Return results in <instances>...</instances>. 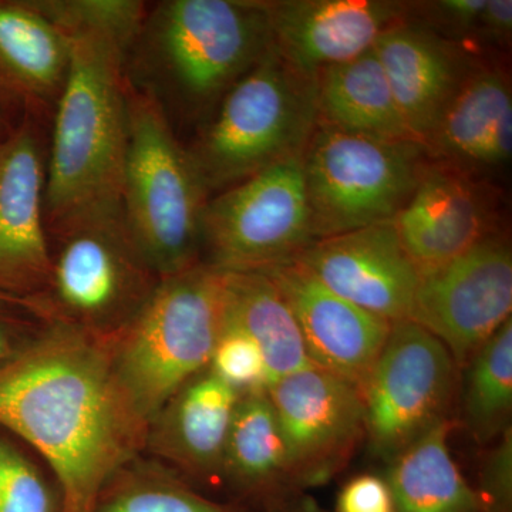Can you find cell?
Listing matches in <instances>:
<instances>
[{
  "label": "cell",
  "instance_id": "obj_31",
  "mask_svg": "<svg viewBox=\"0 0 512 512\" xmlns=\"http://www.w3.org/2000/svg\"><path fill=\"white\" fill-rule=\"evenodd\" d=\"M338 512H394L386 481L375 476L349 481L340 491Z\"/></svg>",
  "mask_w": 512,
  "mask_h": 512
},
{
  "label": "cell",
  "instance_id": "obj_25",
  "mask_svg": "<svg viewBox=\"0 0 512 512\" xmlns=\"http://www.w3.org/2000/svg\"><path fill=\"white\" fill-rule=\"evenodd\" d=\"M225 274V322L258 345L271 383L312 366L298 322L274 282L262 272Z\"/></svg>",
  "mask_w": 512,
  "mask_h": 512
},
{
  "label": "cell",
  "instance_id": "obj_24",
  "mask_svg": "<svg viewBox=\"0 0 512 512\" xmlns=\"http://www.w3.org/2000/svg\"><path fill=\"white\" fill-rule=\"evenodd\" d=\"M448 431L441 420L397 454L386 481L394 512H491L451 457Z\"/></svg>",
  "mask_w": 512,
  "mask_h": 512
},
{
  "label": "cell",
  "instance_id": "obj_5",
  "mask_svg": "<svg viewBox=\"0 0 512 512\" xmlns=\"http://www.w3.org/2000/svg\"><path fill=\"white\" fill-rule=\"evenodd\" d=\"M225 303L227 274L202 261L161 279L136 318L109 340L117 376L148 424L210 366L225 326Z\"/></svg>",
  "mask_w": 512,
  "mask_h": 512
},
{
  "label": "cell",
  "instance_id": "obj_36",
  "mask_svg": "<svg viewBox=\"0 0 512 512\" xmlns=\"http://www.w3.org/2000/svg\"><path fill=\"white\" fill-rule=\"evenodd\" d=\"M261 511L262 512H315V511L311 510V508H306V507L292 508L291 505L286 504L285 501H279V503L268 505V507L262 508Z\"/></svg>",
  "mask_w": 512,
  "mask_h": 512
},
{
  "label": "cell",
  "instance_id": "obj_26",
  "mask_svg": "<svg viewBox=\"0 0 512 512\" xmlns=\"http://www.w3.org/2000/svg\"><path fill=\"white\" fill-rule=\"evenodd\" d=\"M93 512H249L201 494L158 461L137 457L107 481Z\"/></svg>",
  "mask_w": 512,
  "mask_h": 512
},
{
  "label": "cell",
  "instance_id": "obj_12",
  "mask_svg": "<svg viewBox=\"0 0 512 512\" xmlns=\"http://www.w3.org/2000/svg\"><path fill=\"white\" fill-rule=\"evenodd\" d=\"M46 124L25 117L0 146V301L25 306L45 289Z\"/></svg>",
  "mask_w": 512,
  "mask_h": 512
},
{
  "label": "cell",
  "instance_id": "obj_30",
  "mask_svg": "<svg viewBox=\"0 0 512 512\" xmlns=\"http://www.w3.org/2000/svg\"><path fill=\"white\" fill-rule=\"evenodd\" d=\"M208 369L239 396L266 392L271 383L261 349L242 330L227 322L212 353Z\"/></svg>",
  "mask_w": 512,
  "mask_h": 512
},
{
  "label": "cell",
  "instance_id": "obj_33",
  "mask_svg": "<svg viewBox=\"0 0 512 512\" xmlns=\"http://www.w3.org/2000/svg\"><path fill=\"white\" fill-rule=\"evenodd\" d=\"M512 32L511 0H487L478 20L477 35L495 45H507Z\"/></svg>",
  "mask_w": 512,
  "mask_h": 512
},
{
  "label": "cell",
  "instance_id": "obj_2",
  "mask_svg": "<svg viewBox=\"0 0 512 512\" xmlns=\"http://www.w3.org/2000/svg\"><path fill=\"white\" fill-rule=\"evenodd\" d=\"M67 37L69 74L47 140L43 202L49 238L83 222L123 215L127 46L94 33Z\"/></svg>",
  "mask_w": 512,
  "mask_h": 512
},
{
  "label": "cell",
  "instance_id": "obj_35",
  "mask_svg": "<svg viewBox=\"0 0 512 512\" xmlns=\"http://www.w3.org/2000/svg\"><path fill=\"white\" fill-rule=\"evenodd\" d=\"M23 119L25 117L0 93V146L12 136Z\"/></svg>",
  "mask_w": 512,
  "mask_h": 512
},
{
  "label": "cell",
  "instance_id": "obj_34",
  "mask_svg": "<svg viewBox=\"0 0 512 512\" xmlns=\"http://www.w3.org/2000/svg\"><path fill=\"white\" fill-rule=\"evenodd\" d=\"M3 303L6 302L0 301V305ZM29 342L19 320L0 309V367L9 363Z\"/></svg>",
  "mask_w": 512,
  "mask_h": 512
},
{
  "label": "cell",
  "instance_id": "obj_11",
  "mask_svg": "<svg viewBox=\"0 0 512 512\" xmlns=\"http://www.w3.org/2000/svg\"><path fill=\"white\" fill-rule=\"evenodd\" d=\"M511 311V248L491 234L421 278L409 320L436 336L461 366L511 319Z\"/></svg>",
  "mask_w": 512,
  "mask_h": 512
},
{
  "label": "cell",
  "instance_id": "obj_14",
  "mask_svg": "<svg viewBox=\"0 0 512 512\" xmlns=\"http://www.w3.org/2000/svg\"><path fill=\"white\" fill-rule=\"evenodd\" d=\"M259 272L274 282L291 308L312 365L362 396L392 323L330 291L298 259Z\"/></svg>",
  "mask_w": 512,
  "mask_h": 512
},
{
  "label": "cell",
  "instance_id": "obj_23",
  "mask_svg": "<svg viewBox=\"0 0 512 512\" xmlns=\"http://www.w3.org/2000/svg\"><path fill=\"white\" fill-rule=\"evenodd\" d=\"M288 478V448L268 394H244L229 427L221 481L264 508L284 501L279 497Z\"/></svg>",
  "mask_w": 512,
  "mask_h": 512
},
{
  "label": "cell",
  "instance_id": "obj_32",
  "mask_svg": "<svg viewBox=\"0 0 512 512\" xmlns=\"http://www.w3.org/2000/svg\"><path fill=\"white\" fill-rule=\"evenodd\" d=\"M487 0H441L426 3L430 18L437 26L443 25L458 33L477 32L478 20Z\"/></svg>",
  "mask_w": 512,
  "mask_h": 512
},
{
  "label": "cell",
  "instance_id": "obj_22",
  "mask_svg": "<svg viewBox=\"0 0 512 512\" xmlns=\"http://www.w3.org/2000/svg\"><path fill=\"white\" fill-rule=\"evenodd\" d=\"M316 100L325 126L376 140L414 141L373 49L319 73Z\"/></svg>",
  "mask_w": 512,
  "mask_h": 512
},
{
  "label": "cell",
  "instance_id": "obj_18",
  "mask_svg": "<svg viewBox=\"0 0 512 512\" xmlns=\"http://www.w3.org/2000/svg\"><path fill=\"white\" fill-rule=\"evenodd\" d=\"M239 397L205 369L188 380L150 421L144 450L188 483L220 481Z\"/></svg>",
  "mask_w": 512,
  "mask_h": 512
},
{
  "label": "cell",
  "instance_id": "obj_1",
  "mask_svg": "<svg viewBox=\"0 0 512 512\" xmlns=\"http://www.w3.org/2000/svg\"><path fill=\"white\" fill-rule=\"evenodd\" d=\"M0 426L45 458L62 512H93L107 481L143 453L148 430L109 340L55 322L0 367Z\"/></svg>",
  "mask_w": 512,
  "mask_h": 512
},
{
  "label": "cell",
  "instance_id": "obj_8",
  "mask_svg": "<svg viewBox=\"0 0 512 512\" xmlns=\"http://www.w3.org/2000/svg\"><path fill=\"white\" fill-rule=\"evenodd\" d=\"M427 154L414 141L376 140L319 123L303 153L315 238L392 222L412 198Z\"/></svg>",
  "mask_w": 512,
  "mask_h": 512
},
{
  "label": "cell",
  "instance_id": "obj_20",
  "mask_svg": "<svg viewBox=\"0 0 512 512\" xmlns=\"http://www.w3.org/2000/svg\"><path fill=\"white\" fill-rule=\"evenodd\" d=\"M70 67V40L29 0H0V93L22 114L52 120Z\"/></svg>",
  "mask_w": 512,
  "mask_h": 512
},
{
  "label": "cell",
  "instance_id": "obj_28",
  "mask_svg": "<svg viewBox=\"0 0 512 512\" xmlns=\"http://www.w3.org/2000/svg\"><path fill=\"white\" fill-rule=\"evenodd\" d=\"M64 35L94 33L130 47L146 18L148 3L138 0H29Z\"/></svg>",
  "mask_w": 512,
  "mask_h": 512
},
{
  "label": "cell",
  "instance_id": "obj_16",
  "mask_svg": "<svg viewBox=\"0 0 512 512\" xmlns=\"http://www.w3.org/2000/svg\"><path fill=\"white\" fill-rule=\"evenodd\" d=\"M272 49L296 72L315 79L323 70L365 55L404 20L409 6L380 0L266 2Z\"/></svg>",
  "mask_w": 512,
  "mask_h": 512
},
{
  "label": "cell",
  "instance_id": "obj_21",
  "mask_svg": "<svg viewBox=\"0 0 512 512\" xmlns=\"http://www.w3.org/2000/svg\"><path fill=\"white\" fill-rule=\"evenodd\" d=\"M427 153L473 173L507 164L512 154V97L495 67L471 69L426 144Z\"/></svg>",
  "mask_w": 512,
  "mask_h": 512
},
{
  "label": "cell",
  "instance_id": "obj_3",
  "mask_svg": "<svg viewBox=\"0 0 512 512\" xmlns=\"http://www.w3.org/2000/svg\"><path fill=\"white\" fill-rule=\"evenodd\" d=\"M272 46L266 2L164 0L124 55V79L174 120L211 113Z\"/></svg>",
  "mask_w": 512,
  "mask_h": 512
},
{
  "label": "cell",
  "instance_id": "obj_13",
  "mask_svg": "<svg viewBox=\"0 0 512 512\" xmlns=\"http://www.w3.org/2000/svg\"><path fill=\"white\" fill-rule=\"evenodd\" d=\"M288 448L292 480L322 483L355 446L365 427V406L356 389L315 365L266 389Z\"/></svg>",
  "mask_w": 512,
  "mask_h": 512
},
{
  "label": "cell",
  "instance_id": "obj_29",
  "mask_svg": "<svg viewBox=\"0 0 512 512\" xmlns=\"http://www.w3.org/2000/svg\"><path fill=\"white\" fill-rule=\"evenodd\" d=\"M0 512H62L59 490L39 467L0 436Z\"/></svg>",
  "mask_w": 512,
  "mask_h": 512
},
{
  "label": "cell",
  "instance_id": "obj_10",
  "mask_svg": "<svg viewBox=\"0 0 512 512\" xmlns=\"http://www.w3.org/2000/svg\"><path fill=\"white\" fill-rule=\"evenodd\" d=\"M453 386V357L412 320L392 323L362 399L365 429L382 454L397 456L440 423Z\"/></svg>",
  "mask_w": 512,
  "mask_h": 512
},
{
  "label": "cell",
  "instance_id": "obj_19",
  "mask_svg": "<svg viewBox=\"0 0 512 512\" xmlns=\"http://www.w3.org/2000/svg\"><path fill=\"white\" fill-rule=\"evenodd\" d=\"M373 52L414 141H427L466 79L463 53L439 33L416 23H396L377 39Z\"/></svg>",
  "mask_w": 512,
  "mask_h": 512
},
{
  "label": "cell",
  "instance_id": "obj_15",
  "mask_svg": "<svg viewBox=\"0 0 512 512\" xmlns=\"http://www.w3.org/2000/svg\"><path fill=\"white\" fill-rule=\"evenodd\" d=\"M296 259L359 308L390 323L410 318L421 275L392 222L316 239Z\"/></svg>",
  "mask_w": 512,
  "mask_h": 512
},
{
  "label": "cell",
  "instance_id": "obj_6",
  "mask_svg": "<svg viewBox=\"0 0 512 512\" xmlns=\"http://www.w3.org/2000/svg\"><path fill=\"white\" fill-rule=\"evenodd\" d=\"M319 124L316 80L274 49L232 86L188 153L208 194L303 156Z\"/></svg>",
  "mask_w": 512,
  "mask_h": 512
},
{
  "label": "cell",
  "instance_id": "obj_27",
  "mask_svg": "<svg viewBox=\"0 0 512 512\" xmlns=\"http://www.w3.org/2000/svg\"><path fill=\"white\" fill-rule=\"evenodd\" d=\"M470 363L466 393L467 420L480 439H487L503 426L511 412V319L478 350Z\"/></svg>",
  "mask_w": 512,
  "mask_h": 512
},
{
  "label": "cell",
  "instance_id": "obj_4",
  "mask_svg": "<svg viewBox=\"0 0 512 512\" xmlns=\"http://www.w3.org/2000/svg\"><path fill=\"white\" fill-rule=\"evenodd\" d=\"M126 117L121 210L138 251L163 279L202 262L208 192L163 110L127 82Z\"/></svg>",
  "mask_w": 512,
  "mask_h": 512
},
{
  "label": "cell",
  "instance_id": "obj_9",
  "mask_svg": "<svg viewBox=\"0 0 512 512\" xmlns=\"http://www.w3.org/2000/svg\"><path fill=\"white\" fill-rule=\"evenodd\" d=\"M315 241L303 156L220 192L202 214L204 262L222 271H264L293 261Z\"/></svg>",
  "mask_w": 512,
  "mask_h": 512
},
{
  "label": "cell",
  "instance_id": "obj_17",
  "mask_svg": "<svg viewBox=\"0 0 512 512\" xmlns=\"http://www.w3.org/2000/svg\"><path fill=\"white\" fill-rule=\"evenodd\" d=\"M392 224L423 278L493 234V208L470 171L444 163L426 165Z\"/></svg>",
  "mask_w": 512,
  "mask_h": 512
},
{
  "label": "cell",
  "instance_id": "obj_7",
  "mask_svg": "<svg viewBox=\"0 0 512 512\" xmlns=\"http://www.w3.org/2000/svg\"><path fill=\"white\" fill-rule=\"evenodd\" d=\"M55 239L45 289L23 308L47 323L116 338L161 281L138 251L123 215L83 222Z\"/></svg>",
  "mask_w": 512,
  "mask_h": 512
}]
</instances>
